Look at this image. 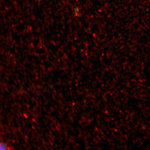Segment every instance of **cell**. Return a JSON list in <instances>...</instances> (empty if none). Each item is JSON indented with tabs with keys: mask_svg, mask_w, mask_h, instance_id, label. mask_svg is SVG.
Listing matches in <instances>:
<instances>
[{
	"mask_svg": "<svg viewBox=\"0 0 150 150\" xmlns=\"http://www.w3.org/2000/svg\"><path fill=\"white\" fill-rule=\"evenodd\" d=\"M0 147H1V150H5L9 149L7 147V146L5 145L3 142H1V144H0Z\"/></svg>",
	"mask_w": 150,
	"mask_h": 150,
	"instance_id": "6da1fadb",
	"label": "cell"
},
{
	"mask_svg": "<svg viewBox=\"0 0 150 150\" xmlns=\"http://www.w3.org/2000/svg\"><path fill=\"white\" fill-rule=\"evenodd\" d=\"M149 1H150V0H149Z\"/></svg>",
	"mask_w": 150,
	"mask_h": 150,
	"instance_id": "7a4b0ae2",
	"label": "cell"
}]
</instances>
